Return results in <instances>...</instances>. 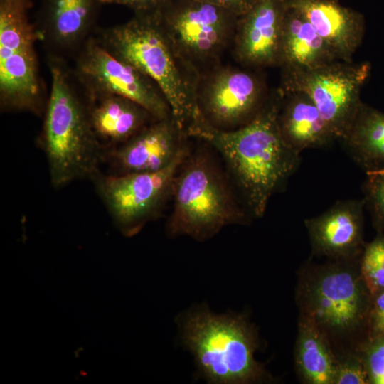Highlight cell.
Wrapping results in <instances>:
<instances>
[{
  "label": "cell",
  "mask_w": 384,
  "mask_h": 384,
  "mask_svg": "<svg viewBox=\"0 0 384 384\" xmlns=\"http://www.w3.org/2000/svg\"><path fill=\"white\" fill-rule=\"evenodd\" d=\"M279 103H264L247 124L221 130L201 123L189 135L213 146L224 159L248 210L263 216L268 203L294 171L299 155L284 141L278 124Z\"/></svg>",
  "instance_id": "1"
},
{
  "label": "cell",
  "mask_w": 384,
  "mask_h": 384,
  "mask_svg": "<svg viewBox=\"0 0 384 384\" xmlns=\"http://www.w3.org/2000/svg\"><path fill=\"white\" fill-rule=\"evenodd\" d=\"M95 38L111 54L151 78L161 89L178 127L186 134L203 120L198 103L200 72L178 52L158 11L98 31Z\"/></svg>",
  "instance_id": "2"
},
{
  "label": "cell",
  "mask_w": 384,
  "mask_h": 384,
  "mask_svg": "<svg viewBox=\"0 0 384 384\" xmlns=\"http://www.w3.org/2000/svg\"><path fill=\"white\" fill-rule=\"evenodd\" d=\"M50 89L40 142L52 186L60 188L91 178L104 160L105 149L91 126L87 96L63 57L49 53Z\"/></svg>",
  "instance_id": "3"
},
{
  "label": "cell",
  "mask_w": 384,
  "mask_h": 384,
  "mask_svg": "<svg viewBox=\"0 0 384 384\" xmlns=\"http://www.w3.org/2000/svg\"><path fill=\"white\" fill-rule=\"evenodd\" d=\"M178 325L183 344L208 383L242 384L262 377L254 357L255 333L242 315L218 314L201 305L187 311Z\"/></svg>",
  "instance_id": "4"
},
{
  "label": "cell",
  "mask_w": 384,
  "mask_h": 384,
  "mask_svg": "<svg viewBox=\"0 0 384 384\" xmlns=\"http://www.w3.org/2000/svg\"><path fill=\"white\" fill-rule=\"evenodd\" d=\"M169 235L208 240L225 226L243 224L245 213L208 153L187 155L174 178Z\"/></svg>",
  "instance_id": "5"
},
{
  "label": "cell",
  "mask_w": 384,
  "mask_h": 384,
  "mask_svg": "<svg viewBox=\"0 0 384 384\" xmlns=\"http://www.w3.org/2000/svg\"><path fill=\"white\" fill-rule=\"evenodd\" d=\"M32 3L0 0V106L41 115L48 97L36 50L41 36L29 18Z\"/></svg>",
  "instance_id": "6"
},
{
  "label": "cell",
  "mask_w": 384,
  "mask_h": 384,
  "mask_svg": "<svg viewBox=\"0 0 384 384\" xmlns=\"http://www.w3.org/2000/svg\"><path fill=\"white\" fill-rule=\"evenodd\" d=\"M181 55L201 73L219 65L233 44L238 18L203 0H174L158 11Z\"/></svg>",
  "instance_id": "7"
},
{
  "label": "cell",
  "mask_w": 384,
  "mask_h": 384,
  "mask_svg": "<svg viewBox=\"0 0 384 384\" xmlns=\"http://www.w3.org/2000/svg\"><path fill=\"white\" fill-rule=\"evenodd\" d=\"M189 151L186 146L167 167L154 172L103 174L94 181L114 225L127 237L137 234L171 198L176 174Z\"/></svg>",
  "instance_id": "8"
},
{
  "label": "cell",
  "mask_w": 384,
  "mask_h": 384,
  "mask_svg": "<svg viewBox=\"0 0 384 384\" xmlns=\"http://www.w3.org/2000/svg\"><path fill=\"white\" fill-rule=\"evenodd\" d=\"M368 63L336 60L315 68L283 69V92L306 94L335 139H343L362 102L360 93L369 77Z\"/></svg>",
  "instance_id": "9"
},
{
  "label": "cell",
  "mask_w": 384,
  "mask_h": 384,
  "mask_svg": "<svg viewBox=\"0 0 384 384\" xmlns=\"http://www.w3.org/2000/svg\"><path fill=\"white\" fill-rule=\"evenodd\" d=\"M89 97L119 95L144 107L158 120L173 119L159 87L130 64L117 58L90 36L76 53L72 68Z\"/></svg>",
  "instance_id": "10"
},
{
  "label": "cell",
  "mask_w": 384,
  "mask_h": 384,
  "mask_svg": "<svg viewBox=\"0 0 384 384\" xmlns=\"http://www.w3.org/2000/svg\"><path fill=\"white\" fill-rule=\"evenodd\" d=\"M263 87L253 73L220 65L201 75L198 103L204 120L230 130L249 122L264 105Z\"/></svg>",
  "instance_id": "11"
},
{
  "label": "cell",
  "mask_w": 384,
  "mask_h": 384,
  "mask_svg": "<svg viewBox=\"0 0 384 384\" xmlns=\"http://www.w3.org/2000/svg\"><path fill=\"white\" fill-rule=\"evenodd\" d=\"M306 316L320 327L346 330L360 320L363 304L360 278L349 268L320 269L302 288Z\"/></svg>",
  "instance_id": "12"
},
{
  "label": "cell",
  "mask_w": 384,
  "mask_h": 384,
  "mask_svg": "<svg viewBox=\"0 0 384 384\" xmlns=\"http://www.w3.org/2000/svg\"><path fill=\"white\" fill-rule=\"evenodd\" d=\"M188 137L173 119L155 120L120 145L105 151L114 174L154 172L171 164Z\"/></svg>",
  "instance_id": "13"
},
{
  "label": "cell",
  "mask_w": 384,
  "mask_h": 384,
  "mask_svg": "<svg viewBox=\"0 0 384 384\" xmlns=\"http://www.w3.org/2000/svg\"><path fill=\"white\" fill-rule=\"evenodd\" d=\"M286 0H258L238 18L233 42L236 60L252 68L279 65Z\"/></svg>",
  "instance_id": "14"
},
{
  "label": "cell",
  "mask_w": 384,
  "mask_h": 384,
  "mask_svg": "<svg viewBox=\"0 0 384 384\" xmlns=\"http://www.w3.org/2000/svg\"><path fill=\"white\" fill-rule=\"evenodd\" d=\"M286 4L308 19L338 60L352 62L364 35L361 14L341 5L337 0H286Z\"/></svg>",
  "instance_id": "15"
},
{
  "label": "cell",
  "mask_w": 384,
  "mask_h": 384,
  "mask_svg": "<svg viewBox=\"0 0 384 384\" xmlns=\"http://www.w3.org/2000/svg\"><path fill=\"white\" fill-rule=\"evenodd\" d=\"M99 0H47L38 26L50 54L78 52L90 37Z\"/></svg>",
  "instance_id": "16"
},
{
  "label": "cell",
  "mask_w": 384,
  "mask_h": 384,
  "mask_svg": "<svg viewBox=\"0 0 384 384\" xmlns=\"http://www.w3.org/2000/svg\"><path fill=\"white\" fill-rule=\"evenodd\" d=\"M363 202L339 201L324 213L305 221L311 243L328 256L346 257L360 245Z\"/></svg>",
  "instance_id": "17"
},
{
  "label": "cell",
  "mask_w": 384,
  "mask_h": 384,
  "mask_svg": "<svg viewBox=\"0 0 384 384\" xmlns=\"http://www.w3.org/2000/svg\"><path fill=\"white\" fill-rule=\"evenodd\" d=\"M87 98L91 126L104 149L105 146L110 149L122 144L158 120L144 107L122 96L106 95Z\"/></svg>",
  "instance_id": "18"
},
{
  "label": "cell",
  "mask_w": 384,
  "mask_h": 384,
  "mask_svg": "<svg viewBox=\"0 0 384 384\" xmlns=\"http://www.w3.org/2000/svg\"><path fill=\"white\" fill-rule=\"evenodd\" d=\"M278 124L285 143L296 153L319 147L335 139L311 99L298 91L283 92Z\"/></svg>",
  "instance_id": "19"
},
{
  "label": "cell",
  "mask_w": 384,
  "mask_h": 384,
  "mask_svg": "<svg viewBox=\"0 0 384 384\" xmlns=\"http://www.w3.org/2000/svg\"><path fill=\"white\" fill-rule=\"evenodd\" d=\"M340 60L297 9L288 6L284 15L279 65L287 68H315Z\"/></svg>",
  "instance_id": "20"
},
{
  "label": "cell",
  "mask_w": 384,
  "mask_h": 384,
  "mask_svg": "<svg viewBox=\"0 0 384 384\" xmlns=\"http://www.w3.org/2000/svg\"><path fill=\"white\" fill-rule=\"evenodd\" d=\"M295 362L306 382L333 384L337 363L321 327L306 316L299 324Z\"/></svg>",
  "instance_id": "21"
},
{
  "label": "cell",
  "mask_w": 384,
  "mask_h": 384,
  "mask_svg": "<svg viewBox=\"0 0 384 384\" xmlns=\"http://www.w3.org/2000/svg\"><path fill=\"white\" fill-rule=\"evenodd\" d=\"M342 139L366 172L384 170V113L362 103Z\"/></svg>",
  "instance_id": "22"
},
{
  "label": "cell",
  "mask_w": 384,
  "mask_h": 384,
  "mask_svg": "<svg viewBox=\"0 0 384 384\" xmlns=\"http://www.w3.org/2000/svg\"><path fill=\"white\" fill-rule=\"evenodd\" d=\"M361 277L372 295L376 296L384 290V236L376 238L366 247Z\"/></svg>",
  "instance_id": "23"
},
{
  "label": "cell",
  "mask_w": 384,
  "mask_h": 384,
  "mask_svg": "<svg viewBox=\"0 0 384 384\" xmlns=\"http://www.w3.org/2000/svg\"><path fill=\"white\" fill-rule=\"evenodd\" d=\"M366 173V200L376 220L384 226V170Z\"/></svg>",
  "instance_id": "24"
},
{
  "label": "cell",
  "mask_w": 384,
  "mask_h": 384,
  "mask_svg": "<svg viewBox=\"0 0 384 384\" xmlns=\"http://www.w3.org/2000/svg\"><path fill=\"white\" fill-rule=\"evenodd\" d=\"M365 367L370 383L384 384V334L378 336L367 348Z\"/></svg>",
  "instance_id": "25"
},
{
  "label": "cell",
  "mask_w": 384,
  "mask_h": 384,
  "mask_svg": "<svg viewBox=\"0 0 384 384\" xmlns=\"http://www.w3.org/2000/svg\"><path fill=\"white\" fill-rule=\"evenodd\" d=\"M370 383L365 366L350 359L337 363L333 384H366Z\"/></svg>",
  "instance_id": "26"
},
{
  "label": "cell",
  "mask_w": 384,
  "mask_h": 384,
  "mask_svg": "<svg viewBox=\"0 0 384 384\" xmlns=\"http://www.w3.org/2000/svg\"><path fill=\"white\" fill-rule=\"evenodd\" d=\"M100 4H117L133 9L135 14L159 11L174 0H99Z\"/></svg>",
  "instance_id": "27"
},
{
  "label": "cell",
  "mask_w": 384,
  "mask_h": 384,
  "mask_svg": "<svg viewBox=\"0 0 384 384\" xmlns=\"http://www.w3.org/2000/svg\"><path fill=\"white\" fill-rule=\"evenodd\" d=\"M220 6L239 18L248 11L258 0H203Z\"/></svg>",
  "instance_id": "28"
},
{
  "label": "cell",
  "mask_w": 384,
  "mask_h": 384,
  "mask_svg": "<svg viewBox=\"0 0 384 384\" xmlns=\"http://www.w3.org/2000/svg\"><path fill=\"white\" fill-rule=\"evenodd\" d=\"M371 325L377 336L384 334V290L376 295L372 311Z\"/></svg>",
  "instance_id": "29"
}]
</instances>
